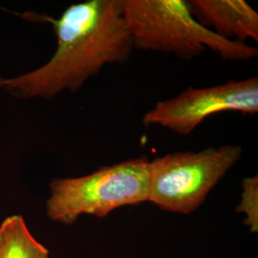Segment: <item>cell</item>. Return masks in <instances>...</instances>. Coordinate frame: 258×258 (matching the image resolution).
<instances>
[{
    "instance_id": "6da1fadb",
    "label": "cell",
    "mask_w": 258,
    "mask_h": 258,
    "mask_svg": "<svg viewBox=\"0 0 258 258\" xmlns=\"http://www.w3.org/2000/svg\"><path fill=\"white\" fill-rule=\"evenodd\" d=\"M50 22L57 46L46 64L0 85L20 98L50 99L64 90H79L105 65L128 60L134 45L123 17L122 0H87L69 6Z\"/></svg>"
},
{
    "instance_id": "52a82bcc",
    "label": "cell",
    "mask_w": 258,
    "mask_h": 258,
    "mask_svg": "<svg viewBox=\"0 0 258 258\" xmlns=\"http://www.w3.org/2000/svg\"><path fill=\"white\" fill-rule=\"evenodd\" d=\"M48 249L30 232L21 215L7 217L0 225V258H48Z\"/></svg>"
},
{
    "instance_id": "277c9868",
    "label": "cell",
    "mask_w": 258,
    "mask_h": 258,
    "mask_svg": "<svg viewBox=\"0 0 258 258\" xmlns=\"http://www.w3.org/2000/svg\"><path fill=\"white\" fill-rule=\"evenodd\" d=\"M240 146L179 151L150 161L148 202L166 212L188 214L242 156Z\"/></svg>"
},
{
    "instance_id": "8992f818",
    "label": "cell",
    "mask_w": 258,
    "mask_h": 258,
    "mask_svg": "<svg viewBox=\"0 0 258 258\" xmlns=\"http://www.w3.org/2000/svg\"><path fill=\"white\" fill-rule=\"evenodd\" d=\"M194 18L228 39L245 43L258 41V14L244 0H189Z\"/></svg>"
},
{
    "instance_id": "ba28073f",
    "label": "cell",
    "mask_w": 258,
    "mask_h": 258,
    "mask_svg": "<svg viewBox=\"0 0 258 258\" xmlns=\"http://www.w3.org/2000/svg\"><path fill=\"white\" fill-rule=\"evenodd\" d=\"M243 192L236 212L246 215V224L252 232L258 230V178L257 175L244 179Z\"/></svg>"
},
{
    "instance_id": "5b68a950",
    "label": "cell",
    "mask_w": 258,
    "mask_h": 258,
    "mask_svg": "<svg viewBox=\"0 0 258 258\" xmlns=\"http://www.w3.org/2000/svg\"><path fill=\"white\" fill-rule=\"evenodd\" d=\"M222 112L254 115L258 112V78L230 80L212 87H187L157 102L143 117L146 126L160 125L178 135H189L210 116Z\"/></svg>"
},
{
    "instance_id": "7a4b0ae2",
    "label": "cell",
    "mask_w": 258,
    "mask_h": 258,
    "mask_svg": "<svg viewBox=\"0 0 258 258\" xmlns=\"http://www.w3.org/2000/svg\"><path fill=\"white\" fill-rule=\"evenodd\" d=\"M134 48L194 59L208 49L225 60L256 57L257 48L228 40L204 27L185 0H122Z\"/></svg>"
},
{
    "instance_id": "3957f363",
    "label": "cell",
    "mask_w": 258,
    "mask_h": 258,
    "mask_svg": "<svg viewBox=\"0 0 258 258\" xmlns=\"http://www.w3.org/2000/svg\"><path fill=\"white\" fill-rule=\"evenodd\" d=\"M149 172L150 161L142 156L102 166L83 177L53 180L47 215L70 225L83 214L102 218L121 207L148 202Z\"/></svg>"
}]
</instances>
